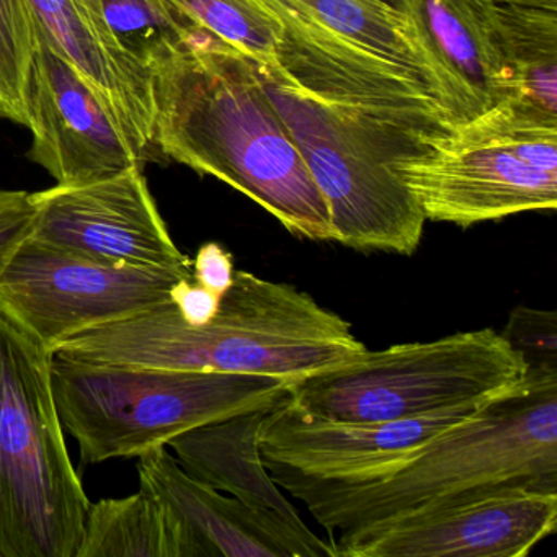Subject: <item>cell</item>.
Returning a JSON list of instances; mask_svg holds the SVG:
<instances>
[{"mask_svg":"<svg viewBox=\"0 0 557 557\" xmlns=\"http://www.w3.org/2000/svg\"><path fill=\"white\" fill-rule=\"evenodd\" d=\"M191 270L109 265L44 246L30 236L0 270V308L48 350L81 332L171 301Z\"/></svg>","mask_w":557,"mask_h":557,"instance_id":"obj_8","label":"cell"},{"mask_svg":"<svg viewBox=\"0 0 557 557\" xmlns=\"http://www.w3.org/2000/svg\"><path fill=\"white\" fill-rule=\"evenodd\" d=\"M201 30L253 63L276 66L278 22L262 0H168Z\"/></svg>","mask_w":557,"mask_h":557,"instance_id":"obj_21","label":"cell"},{"mask_svg":"<svg viewBox=\"0 0 557 557\" xmlns=\"http://www.w3.org/2000/svg\"><path fill=\"white\" fill-rule=\"evenodd\" d=\"M54 355L0 308V557H76L89 498L67 451Z\"/></svg>","mask_w":557,"mask_h":557,"instance_id":"obj_5","label":"cell"},{"mask_svg":"<svg viewBox=\"0 0 557 557\" xmlns=\"http://www.w3.org/2000/svg\"><path fill=\"white\" fill-rule=\"evenodd\" d=\"M38 35L28 0H0V119L27 129Z\"/></svg>","mask_w":557,"mask_h":557,"instance_id":"obj_22","label":"cell"},{"mask_svg":"<svg viewBox=\"0 0 557 557\" xmlns=\"http://www.w3.org/2000/svg\"><path fill=\"white\" fill-rule=\"evenodd\" d=\"M113 37L148 66L165 48L200 30L168 0H97Z\"/></svg>","mask_w":557,"mask_h":557,"instance_id":"obj_23","label":"cell"},{"mask_svg":"<svg viewBox=\"0 0 557 557\" xmlns=\"http://www.w3.org/2000/svg\"><path fill=\"white\" fill-rule=\"evenodd\" d=\"M51 47L74 64L113 110L145 161L154 151V83L110 32L97 0H28Z\"/></svg>","mask_w":557,"mask_h":557,"instance_id":"obj_16","label":"cell"},{"mask_svg":"<svg viewBox=\"0 0 557 557\" xmlns=\"http://www.w3.org/2000/svg\"><path fill=\"white\" fill-rule=\"evenodd\" d=\"M528 364L492 329L432 342L363 350L327 370L298 377L289 397L332 422L417 419L482 404L523 383Z\"/></svg>","mask_w":557,"mask_h":557,"instance_id":"obj_7","label":"cell"},{"mask_svg":"<svg viewBox=\"0 0 557 557\" xmlns=\"http://www.w3.org/2000/svg\"><path fill=\"white\" fill-rule=\"evenodd\" d=\"M367 350L350 322L286 283L236 270L211 321L190 325L171 301L81 332L51 354L90 363L308 376Z\"/></svg>","mask_w":557,"mask_h":557,"instance_id":"obj_2","label":"cell"},{"mask_svg":"<svg viewBox=\"0 0 557 557\" xmlns=\"http://www.w3.org/2000/svg\"><path fill=\"white\" fill-rule=\"evenodd\" d=\"M508 484L557 491V373L528 370L523 383L492 397L373 481H286L278 487L305 502L329 533L345 537Z\"/></svg>","mask_w":557,"mask_h":557,"instance_id":"obj_3","label":"cell"},{"mask_svg":"<svg viewBox=\"0 0 557 557\" xmlns=\"http://www.w3.org/2000/svg\"><path fill=\"white\" fill-rule=\"evenodd\" d=\"M482 404L417 419L344 423L311 416L288 394L269 409L260 425V453L276 485L286 481L363 484L393 471Z\"/></svg>","mask_w":557,"mask_h":557,"instance_id":"obj_11","label":"cell"},{"mask_svg":"<svg viewBox=\"0 0 557 557\" xmlns=\"http://www.w3.org/2000/svg\"><path fill=\"white\" fill-rule=\"evenodd\" d=\"M280 24L350 45L422 84L432 77L389 0H262ZM438 100V97H436Z\"/></svg>","mask_w":557,"mask_h":557,"instance_id":"obj_18","label":"cell"},{"mask_svg":"<svg viewBox=\"0 0 557 557\" xmlns=\"http://www.w3.org/2000/svg\"><path fill=\"white\" fill-rule=\"evenodd\" d=\"M497 4L523 5V8L557 11V0H494Z\"/></svg>","mask_w":557,"mask_h":557,"instance_id":"obj_28","label":"cell"},{"mask_svg":"<svg viewBox=\"0 0 557 557\" xmlns=\"http://www.w3.org/2000/svg\"><path fill=\"white\" fill-rule=\"evenodd\" d=\"M389 2L453 126L517 97V74L505 53L494 0Z\"/></svg>","mask_w":557,"mask_h":557,"instance_id":"obj_13","label":"cell"},{"mask_svg":"<svg viewBox=\"0 0 557 557\" xmlns=\"http://www.w3.org/2000/svg\"><path fill=\"white\" fill-rule=\"evenodd\" d=\"M502 337L523 357L528 370L557 373L556 312L518 306L508 315Z\"/></svg>","mask_w":557,"mask_h":557,"instance_id":"obj_24","label":"cell"},{"mask_svg":"<svg viewBox=\"0 0 557 557\" xmlns=\"http://www.w3.org/2000/svg\"><path fill=\"white\" fill-rule=\"evenodd\" d=\"M54 400L86 465L139 458L182 433L270 409L293 377L210 373L53 357Z\"/></svg>","mask_w":557,"mask_h":557,"instance_id":"obj_6","label":"cell"},{"mask_svg":"<svg viewBox=\"0 0 557 557\" xmlns=\"http://www.w3.org/2000/svg\"><path fill=\"white\" fill-rule=\"evenodd\" d=\"M28 159L60 185L112 177L145 164L113 110L86 76L38 35Z\"/></svg>","mask_w":557,"mask_h":557,"instance_id":"obj_14","label":"cell"},{"mask_svg":"<svg viewBox=\"0 0 557 557\" xmlns=\"http://www.w3.org/2000/svg\"><path fill=\"white\" fill-rule=\"evenodd\" d=\"M221 298L216 293L201 286L194 278H184L171 289V302L187 324L201 325L211 321L220 309Z\"/></svg>","mask_w":557,"mask_h":557,"instance_id":"obj_27","label":"cell"},{"mask_svg":"<svg viewBox=\"0 0 557 557\" xmlns=\"http://www.w3.org/2000/svg\"><path fill=\"white\" fill-rule=\"evenodd\" d=\"M233 256L218 243H207L191 260V278L210 292L223 296L234 282Z\"/></svg>","mask_w":557,"mask_h":557,"instance_id":"obj_26","label":"cell"},{"mask_svg":"<svg viewBox=\"0 0 557 557\" xmlns=\"http://www.w3.org/2000/svg\"><path fill=\"white\" fill-rule=\"evenodd\" d=\"M148 67L162 158L231 185L295 236L334 240L327 203L252 60L200 28Z\"/></svg>","mask_w":557,"mask_h":557,"instance_id":"obj_1","label":"cell"},{"mask_svg":"<svg viewBox=\"0 0 557 557\" xmlns=\"http://www.w3.org/2000/svg\"><path fill=\"white\" fill-rule=\"evenodd\" d=\"M256 70L327 203L335 243L412 256L426 220L396 164L425 152L433 132L324 102L289 83L278 66L256 63Z\"/></svg>","mask_w":557,"mask_h":557,"instance_id":"obj_4","label":"cell"},{"mask_svg":"<svg viewBox=\"0 0 557 557\" xmlns=\"http://www.w3.org/2000/svg\"><path fill=\"white\" fill-rule=\"evenodd\" d=\"M30 239L109 265L191 270L172 239L143 165L81 185L32 194Z\"/></svg>","mask_w":557,"mask_h":557,"instance_id":"obj_12","label":"cell"},{"mask_svg":"<svg viewBox=\"0 0 557 557\" xmlns=\"http://www.w3.org/2000/svg\"><path fill=\"white\" fill-rule=\"evenodd\" d=\"M272 409V407H270ZM269 409L250 410L182 433L168 446L195 478L237 500L275 515L298 533L312 536L262 459L259 432Z\"/></svg>","mask_w":557,"mask_h":557,"instance_id":"obj_17","label":"cell"},{"mask_svg":"<svg viewBox=\"0 0 557 557\" xmlns=\"http://www.w3.org/2000/svg\"><path fill=\"white\" fill-rule=\"evenodd\" d=\"M557 527V491L485 488L331 541L335 557H524Z\"/></svg>","mask_w":557,"mask_h":557,"instance_id":"obj_9","label":"cell"},{"mask_svg":"<svg viewBox=\"0 0 557 557\" xmlns=\"http://www.w3.org/2000/svg\"><path fill=\"white\" fill-rule=\"evenodd\" d=\"M35 213L37 210L32 194L0 188V270L4 269L14 250L30 236Z\"/></svg>","mask_w":557,"mask_h":557,"instance_id":"obj_25","label":"cell"},{"mask_svg":"<svg viewBox=\"0 0 557 557\" xmlns=\"http://www.w3.org/2000/svg\"><path fill=\"white\" fill-rule=\"evenodd\" d=\"M429 149L396 164L425 220L469 227L557 207V174L537 171L471 122L426 136Z\"/></svg>","mask_w":557,"mask_h":557,"instance_id":"obj_10","label":"cell"},{"mask_svg":"<svg viewBox=\"0 0 557 557\" xmlns=\"http://www.w3.org/2000/svg\"><path fill=\"white\" fill-rule=\"evenodd\" d=\"M497 17L517 97L557 115V11L497 4Z\"/></svg>","mask_w":557,"mask_h":557,"instance_id":"obj_20","label":"cell"},{"mask_svg":"<svg viewBox=\"0 0 557 557\" xmlns=\"http://www.w3.org/2000/svg\"><path fill=\"white\" fill-rule=\"evenodd\" d=\"M139 485L168 521L175 557H335L332 543L221 494L191 475L165 446L139 456Z\"/></svg>","mask_w":557,"mask_h":557,"instance_id":"obj_15","label":"cell"},{"mask_svg":"<svg viewBox=\"0 0 557 557\" xmlns=\"http://www.w3.org/2000/svg\"><path fill=\"white\" fill-rule=\"evenodd\" d=\"M76 557H175V549L161 507L139 488L89 505Z\"/></svg>","mask_w":557,"mask_h":557,"instance_id":"obj_19","label":"cell"}]
</instances>
